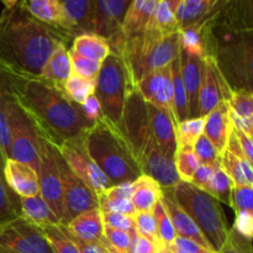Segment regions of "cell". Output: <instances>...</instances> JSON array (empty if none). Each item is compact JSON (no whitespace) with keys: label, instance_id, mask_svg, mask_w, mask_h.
Segmentation results:
<instances>
[{"label":"cell","instance_id":"obj_39","mask_svg":"<svg viewBox=\"0 0 253 253\" xmlns=\"http://www.w3.org/2000/svg\"><path fill=\"white\" fill-rule=\"evenodd\" d=\"M156 219V226H157V239L161 247H169L174 244L177 239V234L174 231L172 221L168 216L167 210L165 209L162 203H158L152 210Z\"/></svg>","mask_w":253,"mask_h":253},{"label":"cell","instance_id":"obj_20","mask_svg":"<svg viewBox=\"0 0 253 253\" xmlns=\"http://www.w3.org/2000/svg\"><path fill=\"white\" fill-rule=\"evenodd\" d=\"M161 203L163 204L165 209L167 210L168 216H169L170 221H172V225L173 227H174L177 237L192 240V241L198 242V244L202 245L203 247H205V249L211 251L209 244H208V241L205 240L204 235L202 234L199 227L195 225V222L190 219L189 215H188L187 212L178 205V203L175 202L174 197H173L172 194V190L163 189Z\"/></svg>","mask_w":253,"mask_h":253},{"label":"cell","instance_id":"obj_37","mask_svg":"<svg viewBox=\"0 0 253 253\" xmlns=\"http://www.w3.org/2000/svg\"><path fill=\"white\" fill-rule=\"evenodd\" d=\"M174 165L178 175L183 182H190L193 174L199 167L200 162L190 146L178 147L174 155Z\"/></svg>","mask_w":253,"mask_h":253},{"label":"cell","instance_id":"obj_32","mask_svg":"<svg viewBox=\"0 0 253 253\" xmlns=\"http://www.w3.org/2000/svg\"><path fill=\"white\" fill-rule=\"evenodd\" d=\"M4 156L0 152V225L21 216L20 198L10 189L4 177Z\"/></svg>","mask_w":253,"mask_h":253},{"label":"cell","instance_id":"obj_24","mask_svg":"<svg viewBox=\"0 0 253 253\" xmlns=\"http://www.w3.org/2000/svg\"><path fill=\"white\" fill-rule=\"evenodd\" d=\"M67 231L74 239L91 244H100L104 239V224L99 209L84 211L66 225Z\"/></svg>","mask_w":253,"mask_h":253},{"label":"cell","instance_id":"obj_60","mask_svg":"<svg viewBox=\"0 0 253 253\" xmlns=\"http://www.w3.org/2000/svg\"><path fill=\"white\" fill-rule=\"evenodd\" d=\"M155 253H172V251H170L169 247H161Z\"/></svg>","mask_w":253,"mask_h":253},{"label":"cell","instance_id":"obj_50","mask_svg":"<svg viewBox=\"0 0 253 253\" xmlns=\"http://www.w3.org/2000/svg\"><path fill=\"white\" fill-rule=\"evenodd\" d=\"M236 219L232 229L245 239L252 241L253 236V212L235 211Z\"/></svg>","mask_w":253,"mask_h":253},{"label":"cell","instance_id":"obj_42","mask_svg":"<svg viewBox=\"0 0 253 253\" xmlns=\"http://www.w3.org/2000/svg\"><path fill=\"white\" fill-rule=\"evenodd\" d=\"M244 157L245 156H242V157L236 156L234 152L227 150V148H225L224 152L221 153V157H220V166L226 172V174L231 178L235 187L247 184L241 166V158Z\"/></svg>","mask_w":253,"mask_h":253},{"label":"cell","instance_id":"obj_27","mask_svg":"<svg viewBox=\"0 0 253 253\" xmlns=\"http://www.w3.org/2000/svg\"><path fill=\"white\" fill-rule=\"evenodd\" d=\"M163 188L153 178L141 174L132 183V203L135 211H152L156 205L161 202Z\"/></svg>","mask_w":253,"mask_h":253},{"label":"cell","instance_id":"obj_18","mask_svg":"<svg viewBox=\"0 0 253 253\" xmlns=\"http://www.w3.org/2000/svg\"><path fill=\"white\" fill-rule=\"evenodd\" d=\"M179 68L187 93L189 119L199 118L198 96H199L203 68H204V57L188 53L179 47Z\"/></svg>","mask_w":253,"mask_h":253},{"label":"cell","instance_id":"obj_36","mask_svg":"<svg viewBox=\"0 0 253 253\" xmlns=\"http://www.w3.org/2000/svg\"><path fill=\"white\" fill-rule=\"evenodd\" d=\"M9 95V84L6 77L2 72H0V152L5 160L9 158V128L6 120Z\"/></svg>","mask_w":253,"mask_h":253},{"label":"cell","instance_id":"obj_25","mask_svg":"<svg viewBox=\"0 0 253 253\" xmlns=\"http://www.w3.org/2000/svg\"><path fill=\"white\" fill-rule=\"evenodd\" d=\"M72 74V64L69 59L68 49L64 42L59 41L54 44L46 64L41 72L40 78L47 82L56 84L58 86H63L67 79Z\"/></svg>","mask_w":253,"mask_h":253},{"label":"cell","instance_id":"obj_5","mask_svg":"<svg viewBox=\"0 0 253 253\" xmlns=\"http://www.w3.org/2000/svg\"><path fill=\"white\" fill-rule=\"evenodd\" d=\"M170 190L178 205L199 227L211 251L216 253L226 241L230 231L220 203L189 182L180 180Z\"/></svg>","mask_w":253,"mask_h":253},{"label":"cell","instance_id":"obj_21","mask_svg":"<svg viewBox=\"0 0 253 253\" xmlns=\"http://www.w3.org/2000/svg\"><path fill=\"white\" fill-rule=\"evenodd\" d=\"M4 177L19 198L34 197L40 193L39 174L26 163L7 158L4 163Z\"/></svg>","mask_w":253,"mask_h":253},{"label":"cell","instance_id":"obj_47","mask_svg":"<svg viewBox=\"0 0 253 253\" xmlns=\"http://www.w3.org/2000/svg\"><path fill=\"white\" fill-rule=\"evenodd\" d=\"M216 253H252L251 241L230 229L226 241Z\"/></svg>","mask_w":253,"mask_h":253},{"label":"cell","instance_id":"obj_63","mask_svg":"<svg viewBox=\"0 0 253 253\" xmlns=\"http://www.w3.org/2000/svg\"><path fill=\"white\" fill-rule=\"evenodd\" d=\"M222 2V0H211V4H212V10L216 9V7L220 6V4Z\"/></svg>","mask_w":253,"mask_h":253},{"label":"cell","instance_id":"obj_13","mask_svg":"<svg viewBox=\"0 0 253 253\" xmlns=\"http://www.w3.org/2000/svg\"><path fill=\"white\" fill-rule=\"evenodd\" d=\"M231 86L222 76L216 59L214 57H204L202 83H200L198 108L199 118H205L221 100H227L231 93Z\"/></svg>","mask_w":253,"mask_h":253},{"label":"cell","instance_id":"obj_10","mask_svg":"<svg viewBox=\"0 0 253 253\" xmlns=\"http://www.w3.org/2000/svg\"><path fill=\"white\" fill-rule=\"evenodd\" d=\"M0 247L16 253H53L41 227L22 215L0 225Z\"/></svg>","mask_w":253,"mask_h":253},{"label":"cell","instance_id":"obj_14","mask_svg":"<svg viewBox=\"0 0 253 253\" xmlns=\"http://www.w3.org/2000/svg\"><path fill=\"white\" fill-rule=\"evenodd\" d=\"M138 165L142 174L153 178L163 189H172L180 182L175 169L174 158L166 155L152 136L138 156Z\"/></svg>","mask_w":253,"mask_h":253},{"label":"cell","instance_id":"obj_59","mask_svg":"<svg viewBox=\"0 0 253 253\" xmlns=\"http://www.w3.org/2000/svg\"><path fill=\"white\" fill-rule=\"evenodd\" d=\"M0 1L4 4V9H11V7H14L21 0H0Z\"/></svg>","mask_w":253,"mask_h":253},{"label":"cell","instance_id":"obj_44","mask_svg":"<svg viewBox=\"0 0 253 253\" xmlns=\"http://www.w3.org/2000/svg\"><path fill=\"white\" fill-rule=\"evenodd\" d=\"M193 150H194L200 163L210 165L212 167H216V166L220 165V157L221 156L217 152L216 148L214 147V145L208 140L204 133L199 136V138L195 141L194 145H193Z\"/></svg>","mask_w":253,"mask_h":253},{"label":"cell","instance_id":"obj_38","mask_svg":"<svg viewBox=\"0 0 253 253\" xmlns=\"http://www.w3.org/2000/svg\"><path fill=\"white\" fill-rule=\"evenodd\" d=\"M204 131V118L187 119L182 123L177 124L175 133H177V148L190 146L193 147L195 141L203 135Z\"/></svg>","mask_w":253,"mask_h":253},{"label":"cell","instance_id":"obj_58","mask_svg":"<svg viewBox=\"0 0 253 253\" xmlns=\"http://www.w3.org/2000/svg\"><path fill=\"white\" fill-rule=\"evenodd\" d=\"M100 245H101V246H103V249H104V251H105V253H128V252H126V251H120V250H118V249H115V247L111 246V245L109 244L108 241H106L105 237H104V239L101 240Z\"/></svg>","mask_w":253,"mask_h":253},{"label":"cell","instance_id":"obj_22","mask_svg":"<svg viewBox=\"0 0 253 253\" xmlns=\"http://www.w3.org/2000/svg\"><path fill=\"white\" fill-rule=\"evenodd\" d=\"M158 1L160 0H132L124 17L120 32L109 43L146 31L150 27Z\"/></svg>","mask_w":253,"mask_h":253},{"label":"cell","instance_id":"obj_15","mask_svg":"<svg viewBox=\"0 0 253 253\" xmlns=\"http://www.w3.org/2000/svg\"><path fill=\"white\" fill-rule=\"evenodd\" d=\"M136 89L142 96L145 103L165 109V110L169 111L170 115L173 116L170 64L146 74L136 84Z\"/></svg>","mask_w":253,"mask_h":253},{"label":"cell","instance_id":"obj_45","mask_svg":"<svg viewBox=\"0 0 253 253\" xmlns=\"http://www.w3.org/2000/svg\"><path fill=\"white\" fill-rule=\"evenodd\" d=\"M99 210L101 212H118V214H125L133 216L135 208H133L131 199L125 198H109L105 195L98 197Z\"/></svg>","mask_w":253,"mask_h":253},{"label":"cell","instance_id":"obj_29","mask_svg":"<svg viewBox=\"0 0 253 253\" xmlns=\"http://www.w3.org/2000/svg\"><path fill=\"white\" fill-rule=\"evenodd\" d=\"M71 48L82 56L100 63L111 53L108 40L95 34L78 35L73 39Z\"/></svg>","mask_w":253,"mask_h":253},{"label":"cell","instance_id":"obj_28","mask_svg":"<svg viewBox=\"0 0 253 253\" xmlns=\"http://www.w3.org/2000/svg\"><path fill=\"white\" fill-rule=\"evenodd\" d=\"M22 216L32 221L34 224L42 226L49 224H61L58 217L54 215L49 205L44 202L41 194H36L34 197L20 198Z\"/></svg>","mask_w":253,"mask_h":253},{"label":"cell","instance_id":"obj_30","mask_svg":"<svg viewBox=\"0 0 253 253\" xmlns=\"http://www.w3.org/2000/svg\"><path fill=\"white\" fill-rule=\"evenodd\" d=\"M182 0H160L148 29H153L163 35L179 31L177 22V10Z\"/></svg>","mask_w":253,"mask_h":253},{"label":"cell","instance_id":"obj_12","mask_svg":"<svg viewBox=\"0 0 253 253\" xmlns=\"http://www.w3.org/2000/svg\"><path fill=\"white\" fill-rule=\"evenodd\" d=\"M123 131L130 141L138 161V156L151 138V132L146 103L136 88L126 100L123 116Z\"/></svg>","mask_w":253,"mask_h":253},{"label":"cell","instance_id":"obj_1","mask_svg":"<svg viewBox=\"0 0 253 253\" xmlns=\"http://www.w3.org/2000/svg\"><path fill=\"white\" fill-rule=\"evenodd\" d=\"M5 77L10 94L34 121L41 138L56 147L82 137L93 125L61 86L42 78Z\"/></svg>","mask_w":253,"mask_h":253},{"label":"cell","instance_id":"obj_41","mask_svg":"<svg viewBox=\"0 0 253 253\" xmlns=\"http://www.w3.org/2000/svg\"><path fill=\"white\" fill-rule=\"evenodd\" d=\"M68 54L72 64V73L77 74L82 78L95 81L99 71H100V62L86 58L72 48L68 49Z\"/></svg>","mask_w":253,"mask_h":253},{"label":"cell","instance_id":"obj_53","mask_svg":"<svg viewBox=\"0 0 253 253\" xmlns=\"http://www.w3.org/2000/svg\"><path fill=\"white\" fill-rule=\"evenodd\" d=\"M82 111H83L84 116L86 118V120L90 121L91 124L95 123L99 118L101 116V110H100V104H99L96 96L91 95L84 101V104L81 105Z\"/></svg>","mask_w":253,"mask_h":253},{"label":"cell","instance_id":"obj_51","mask_svg":"<svg viewBox=\"0 0 253 253\" xmlns=\"http://www.w3.org/2000/svg\"><path fill=\"white\" fill-rule=\"evenodd\" d=\"M214 168L210 165H205V163H200L199 167L197 168V170L193 174L192 179L189 183H192L193 185H195L197 188L202 190H207L208 185H209L210 179H211L212 172H214Z\"/></svg>","mask_w":253,"mask_h":253},{"label":"cell","instance_id":"obj_56","mask_svg":"<svg viewBox=\"0 0 253 253\" xmlns=\"http://www.w3.org/2000/svg\"><path fill=\"white\" fill-rule=\"evenodd\" d=\"M229 118L230 121H231L232 127L242 131L246 135H249L250 137H253V120H247V119L240 118L236 114L232 113L231 110H229Z\"/></svg>","mask_w":253,"mask_h":253},{"label":"cell","instance_id":"obj_16","mask_svg":"<svg viewBox=\"0 0 253 253\" xmlns=\"http://www.w3.org/2000/svg\"><path fill=\"white\" fill-rule=\"evenodd\" d=\"M132 0H94V34L111 41L119 35Z\"/></svg>","mask_w":253,"mask_h":253},{"label":"cell","instance_id":"obj_62","mask_svg":"<svg viewBox=\"0 0 253 253\" xmlns=\"http://www.w3.org/2000/svg\"><path fill=\"white\" fill-rule=\"evenodd\" d=\"M183 1L187 2V4H199V2L210 1V0H183Z\"/></svg>","mask_w":253,"mask_h":253},{"label":"cell","instance_id":"obj_2","mask_svg":"<svg viewBox=\"0 0 253 253\" xmlns=\"http://www.w3.org/2000/svg\"><path fill=\"white\" fill-rule=\"evenodd\" d=\"M69 41L30 15L24 2L0 15V72L16 78H40L57 42Z\"/></svg>","mask_w":253,"mask_h":253},{"label":"cell","instance_id":"obj_57","mask_svg":"<svg viewBox=\"0 0 253 253\" xmlns=\"http://www.w3.org/2000/svg\"><path fill=\"white\" fill-rule=\"evenodd\" d=\"M73 237V236H72ZM74 242H76L77 247H78L79 253H105L104 251L103 246L100 244H91V242H84L81 241V240L74 239Z\"/></svg>","mask_w":253,"mask_h":253},{"label":"cell","instance_id":"obj_55","mask_svg":"<svg viewBox=\"0 0 253 253\" xmlns=\"http://www.w3.org/2000/svg\"><path fill=\"white\" fill-rule=\"evenodd\" d=\"M173 245L187 253H214L212 251H210V250L203 247L198 242H194L188 239H183V237H177Z\"/></svg>","mask_w":253,"mask_h":253},{"label":"cell","instance_id":"obj_9","mask_svg":"<svg viewBox=\"0 0 253 253\" xmlns=\"http://www.w3.org/2000/svg\"><path fill=\"white\" fill-rule=\"evenodd\" d=\"M59 156L56 146L41 138L39 174L40 194L49 205L62 224L63 217V183H62Z\"/></svg>","mask_w":253,"mask_h":253},{"label":"cell","instance_id":"obj_33","mask_svg":"<svg viewBox=\"0 0 253 253\" xmlns=\"http://www.w3.org/2000/svg\"><path fill=\"white\" fill-rule=\"evenodd\" d=\"M42 234L53 253H79L73 237L62 224L42 225Z\"/></svg>","mask_w":253,"mask_h":253},{"label":"cell","instance_id":"obj_11","mask_svg":"<svg viewBox=\"0 0 253 253\" xmlns=\"http://www.w3.org/2000/svg\"><path fill=\"white\" fill-rule=\"evenodd\" d=\"M59 167H61L62 183H63L62 225L66 226L71 220H73L82 212L91 209H99V203L95 193L85 183L82 182L76 174L72 173L62 157L59 160Z\"/></svg>","mask_w":253,"mask_h":253},{"label":"cell","instance_id":"obj_7","mask_svg":"<svg viewBox=\"0 0 253 253\" xmlns=\"http://www.w3.org/2000/svg\"><path fill=\"white\" fill-rule=\"evenodd\" d=\"M10 93V90H9ZM9 128V158L26 163L39 170L41 136L26 111L9 95L6 110Z\"/></svg>","mask_w":253,"mask_h":253},{"label":"cell","instance_id":"obj_49","mask_svg":"<svg viewBox=\"0 0 253 253\" xmlns=\"http://www.w3.org/2000/svg\"><path fill=\"white\" fill-rule=\"evenodd\" d=\"M104 237L106 239V241L111 245L115 249L120 250V251H128V247L131 244V236L132 235L127 231H124V230L114 229V227L108 226V225H104Z\"/></svg>","mask_w":253,"mask_h":253},{"label":"cell","instance_id":"obj_31","mask_svg":"<svg viewBox=\"0 0 253 253\" xmlns=\"http://www.w3.org/2000/svg\"><path fill=\"white\" fill-rule=\"evenodd\" d=\"M170 79H172V103L173 118L177 124L189 119L188 99L179 68V54L170 63Z\"/></svg>","mask_w":253,"mask_h":253},{"label":"cell","instance_id":"obj_46","mask_svg":"<svg viewBox=\"0 0 253 253\" xmlns=\"http://www.w3.org/2000/svg\"><path fill=\"white\" fill-rule=\"evenodd\" d=\"M253 185H239L232 190V209L235 211L253 212Z\"/></svg>","mask_w":253,"mask_h":253},{"label":"cell","instance_id":"obj_26","mask_svg":"<svg viewBox=\"0 0 253 253\" xmlns=\"http://www.w3.org/2000/svg\"><path fill=\"white\" fill-rule=\"evenodd\" d=\"M74 37L94 34V0H61Z\"/></svg>","mask_w":253,"mask_h":253},{"label":"cell","instance_id":"obj_64","mask_svg":"<svg viewBox=\"0 0 253 253\" xmlns=\"http://www.w3.org/2000/svg\"><path fill=\"white\" fill-rule=\"evenodd\" d=\"M0 253H16V252L9 251V250H5V249H1V247H0Z\"/></svg>","mask_w":253,"mask_h":253},{"label":"cell","instance_id":"obj_17","mask_svg":"<svg viewBox=\"0 0 253 253\" xmlns=\"http://www.w3.org/2000/svg\"><path fill=\"white\" fill-rule=\"evenodd\" d=\"M146 110H147L151 136L166 155L174 158L177 151V133H175L177 123L169 111L157 108L152 104L146 103Z\"/></svg>","mask_w":253,"mask_h":253},{"label":"cell","instance_id":"obj_48","mask_svg":"<svg viewBox=\"0 0 253 253\" xmlns=\"http://www.w3.org/2000/svg\"><path fill=\"white\" fill-rule=\"evenodd\" d=\"M101 219H103L104 225H108L114 229L124 230V231L130 232L131 235L136 234L135 221H133V216L131 215L118 214V212H101Z\"/></svg>","mask_w":253,"mask_h":253},{"label":"cell","instance_id":"obj_52","mask_svg":"<svg viewBox=\"0 0 253 253\" xmlns=\"http://www.w3.org/2000/svg\"><path fill=\"white\" fill-rule=\"evenodd\" d=\"M158 247L155 244L147 240L146 237L141 236L137 232L131 236V244L128 247V253H155Z\"/></svg>","mask_w":253,"mask_h":253},{"label":"cell","instance_id":"obj_23","mask_svg":"<svg viewBox=\"0 0 253 253\" xmlns=\"http://www.w3.org/2000/svg\"><path fill=\"white\" fill-rule=\"evenodd\" d=\"M229 105L226 100H221L204 118V133L208 140L214 145L217 152L221 153L226 148L227 140L231 132V121L229 118Z\"/></svg>","mask_w":253,"mask_h":253},{"label":"cell","instance_id":"obj_35","mask_svg":"<svg viewBox=\"0 0 253 253\" xmlns=\"http://www.w3.org/2000/svg\"><path fill=\"white\" fill-rule=\"evenodd\" d=\"M62 88H63L66 95L73 103L82 105L95 91V81L82 78V77L72 73Z\"/></svg>","mask_w":253,"mask_h":253},{"label":"cell","instance_id":"obj_61","mask_svg":"<svg viewBox=\"0 0 253 253\" xmlns=\"http://www.w3.org/2000/svg\"><path fill=\"white\" fill-rule=\"evenodd\" d=\"M169 249H170V251H172V253H187V252L183 251V250H180V249H178V247H175L174 245L169 246Z\"/></svg>","mask_w":253,"mask_h":253},{"label":"cell","instance_id":"obj_3","mask_svg":"<svg viewBox=\"0 0 253 253\" xmlns=\"http://www.w3.org/2000/svg\"><path fill=\"white\" fill-rule=\"evenodd\" d=\"M86 151L111 184L135 182L142 172L123 128L100 116L84 136Z\"/></svg>","mask_w":253,"mask_h":253},{"label":"cell","instance_id":"obj_40","mask_svg":"<svg viewBox=\"0 0 253 253\" xmlns=\"http://www.w3.org/2000/svg\"><path fill=\"white\" fill-rule=\"evenodd\" d=\"M229 109L242 119L253 120V94L247 89H232L227 99Z\"/></svg>","mask_w":253,"mask_h":253},{"label":"cell","instance_id":"obj_43","mask_svg":"<svg viewBox=\"0 0 253 253\" xmlns=\"http://www.w3.org/2000/svg\"><path fill=\"white\" fill-rule=\"evenodd\" d=\"M133 221H135L136 232L141 236L150 240L155 244L158 249H161L160 242L157 239V226H156V219L152 211H136L133 214Z\"/></svg>","mask_w":253,"mask_h":253},{"label":"cell","instance_id":"obj_34","mask_svg":"<svg viewBox=\"0 0 253 253\" xmlns=\"http://www.w3.org/2000/svg\"><path fill=\"white\" fill-rule=\"evenodd\" d=\"M234 183L231 178L226 174L221 166H216L212 172L211 179H210L209 185H208L205 192L209 193L211 197L219 203H224L227 207H232V190H234Z\"/></svg>","mask_w":253,"mask_h":253},{"label":"cell","instance_id":"obj_54","mask_svg":"<svg viewBox=\"0 0 253 253\" xmlns=\"http://www.w3.org/2000/svg\"><path fill=\"white\" fill-rule=\"evenodd\" d=\"M232 131H234L235 136L237 138V142H239L240 147H241L242 152H244L245 157L250 161V162H253V141L252 137H250L249 135H246L242 131L236 130V128L232 127Z\"/></svg>","mask_w":253,"mask_h":253},{"label":"cell","instance_id":"obj_19","mask_svg":"<svg viewBox=\"0 0 253 253\" xmlns=\"http://www.w3.org/2000/svg\"><path fill=\"white\" fill-rule=\"evenodd\" d=\"M22 2L30 15L40 22L57 30L68 40L74 39L71 22L61 0H22Z\"/></svg>","mask_w":253,"mask_h":253},{"label":"cell","instance_id":"obj_6","mask_svg":"<svg viewBox=\"0 0 253 253\" xmlns=\"http://www.w3.org/2000/svg\"><path fill=\"white\" fill-rule=\"evenodd\" d=\"M135 90L125 63L111 52L100 64L94 95L100 104L101 116L123 128V116L128 95Z\"/></svg>","mask_w":253,"mask_h":253},{"label":"cell","instance_id":"obj_8","mask_svg":"<svg viewBox=\"0 0 253 253\" xmlns=\"http://www.w3.org/2000/svg\"><path fill=\"white\" fill-rule=\"evenodd\" d=\"M84 136L64 141L56 148L72 173L85 183L95 193L96 197H99L113 184L89 156L84 142Z\"/></svg>","mask_w":253,"mask_h":253},{"label":"cell","instance_id":"obj_4","mask_svg":"<svg viewBox=\"0 0 253 253\" xmlns=\"http://www.w3.org/2000/svg\"><path fill=\"white\" fill-rule=\"evenodd\" d=\"M111 52L119 54L127 68L132 84L147 73L169 66L179 54V31L163 35L153 29L111 42Z\"/></svg>","mask_w":253,"mask_h":253}]
</instances>
